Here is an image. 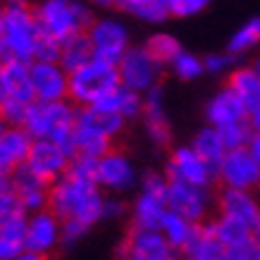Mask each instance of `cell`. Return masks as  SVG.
Here are the masks:
<instances>
[{
    "mask_svg": "<svg viewBox=\"0 0 260 260\" xmlns=\"http://www.w3.org/2000/svg\"><path fill=\"white\" fill-rule=\"evenodd\" d=\"M103 201L95 179H81L64 172L57 181L50 184L48 208L60 220H79L86 227H93L103 217Z\"/></svg>",
    "mask_w": 260,
    "mask_h": 260,
    "instance_id": "6da1fadb",
    "label": "cell"
},
{
    "mask_svg": "<svg viewBox=\"0 0 260 260\" xmlns=\"http://www.w3.org/2000/svg\"><path fill=\"white\" fill-rule=\"evenodd\" d=\"M74 117L77 112L64 101H34L24 117V129L34 139H50L60 148L74 158L77 141H74Z\"/></svg>",
    "mask_w": 260,
    "mask_h": 260,
    "instance_id": "7a4b0ae2",
    "label": "cell"
},
{
    "mask_svg": "<svg viewBox=\"0 0 260 260\" xmlns=\"http://www.w3.org/2000/svg\"><path fill=\"white\" fill-rule=\"evenodd\" d=\"M41 34L39 19L31 5L5 3L3 8V46L5 57L34 62V48Z\"/></svg>",
    "mask_w": 260,
    "mask_h": 260,
    "instance_id": "3957f363",
    "label": "cell"
},
{
    "mask_svg": "<svg viewBox=\"0 0 260 260\" xmlns=\"http://www.w3.org/2000/svg\"><path fill=\"white\" fill-rule=\"evenodd\" d=\"M119 84L122 81L117 64L93 57L91 62L81 64L79 70L70 72V98L79 105H95Z\"/></svg>",
    "mask_w": 260,
    "mask_h": 260,
    "instance_id": "277c9868",
    "label": "cell"
},
{
    "mask_svg": "<svg viewBox=\"0 0 260 260\" xmlns=\"http://www.w3.org/2000/svg\"><path fill=\"white\" fill-rule=\"evenodd\" d=\"M34 12L41 29L60 41L79 31H88V26L93 24L91 10L79 0H43L34 8Z\"/></svg>",
    "mask_w": 260,
    "mask_h": 260,
    "instance_id": "5b68a950",
    "label": "cell"
},
{
    "mask_svg": "<svg viewBox=\"0 0 260 260\" xmlns=\"http://www.w3.org/2000/svg\"><path fill=\"white\" fill-rule=\"evenodd\" d=\"M167 191H170V177H162L158 172L146 174L141 186V196L136 198L134 205V224L136 227L160 229L167 210Z\"/></svg>",
    "mask_w": 260,
    "mask_h": 260,
    "instance_id": "8992f818",
    "label": "cell"
},
{
    "mask_svg": "<svg viewBox=\"0 0 260 260\" xmlns=\"http://www.w3.org/2000/svg\"><path fill=\"white\" fill-rule=\"evenodd\" d=\"M119 70V81L124 86L134 88L146 93L148 88H153L160 81V70L162 64L148 53V48H129L122 60L117 62Z\"/></svg>",
    "mask_w": 260,
    "mask_h": 260,
    "instance_id": "52a82bcc",
    "label": "cell"
},
{
    "mask_svg": "<svg viewBox=\"0 0 260 260\" xmlns=\"http://www.w3.org/2000/svg\"><path fill=\"white\" fill-rule=\"evenodd\" d=\"M217 179L222 186L232 189L253 191L260 186V165L258 160L251 155L248 148H234L227 150L222 162L217 165Z\"/></svg>",
    "mask_w": 260,
    "mask_h": 260,
    "instance_id": "ba28073f",
    "label": "cell"
},
{
    "mask_svg": "<svg viewBox=\"0 0 260 260\" xmlns=\"http://www.w3.org/2000/svg\"><path fill=\"white\" fill-rule=\"evenodd\" d=\"M88 36L93 43V53L101 60L117 64L126 50H129V31L117 19H93L88 26Z\"/></svg>",
    "mask_w": 260,
    "mask_h": 260,
    "instance_id": "9c48e42d",
    "label": "cell"
},
{
    "mask_svg": "<svg viewBox=\"0 0 260 260\" xmlns=\"http://www.w3.org/2000/svg\"><path fill=\"white\" fill-rule=\"evenodd\" d=\"M167 177L170 179L191 181V184H198V186H210L213 179H217L213 165L193 146L174 150L170 162H167Z\"/></svg>",
    "mask_w": 260,
    "mask_h": 260,
    "instance_id": "30bf717a",
    "label": "cell"
},
{
    "mask_svg": "<svg viewBox=\"0 0 260 260\" xmlns=\"http://www.w3.org/2000/svg\"><path fill=\"white\" fill-rule=\"evenodd\" d=\"M167 205H170V210H177L184 217H189L191 222H203V217L208 215V205H210L208 186H198V184L181 179H170Z\"/></svg>",
    "mask_w": 260,
    "mask_h": 260,
    "instance_id": "8fae6325",
    "label": "cell"
},
{
    "mask_svg": "<svg viewBox=\"0 0 260 260\" xmlns=\"http://www.w3.org/2000/svg\"><path fill=\"white\" fill-rule=\"evenodd\" d=\"M122 255L129 260H165L172 255V246L160 229L136 227L126 234L122 244Z\"/></svg>",
    "mask_w": 260,
    "mask_h": 260,
    "instance_id": "7c38bea8",
    "label": "cell"
},
{
    "mask_svg": "<svg viewBox=\"0 0 260 260\" xmlns=\"http://www.w3.org/2000/svg\"><path fill=\"white\" fill-rule=\"evenodd\" d=\"M62 241V220L50 208L36 210L31 217H26V241L24 248H31L39 253H50Z\"/></svg>",
    "mask_w": 260,
    "mask_h": 260,
    "instance_id": "4fadbf2b",
    "label": "cell"
},
{
    "mask_svg": "<svg viewBox=\"0 0 260 260\" xmlns=\"http://www.w3.org/2000/svg\"><path fill=\"white\" fill-rule=\"evenodd\" d=\"M31 84L36 101H64L70 95V72L60 62H31Z\"/></svg>",
    "mask_w": 260,
    "mask_h": 260,
    "instance_id": "5bb4252c",
    "label": "cell"
},
{
    "mask_svg": "<svg viewBox=\"0 0 260 260\" xmlns=\"http://www.w3.org/2000/svg\"><path fill=\"white\" fill-rule=\"evenodd\" d=\"M10 186L15 193L22 198L26 213H36L48 208V198H50V181H46L41 174H36L31 167L22 162L10 172Z\"/></svg>",
    "mask_w": 260,
    "mask_h": 260,
    "instance_id": "9a60e30c",
    "label": "cell"
},
{
    "mask_svg": "<svg viewBox=\"0 0 260 260\" xmlns=\"http://www.w3.org/2000/svg\"><path fill=\"white\" fill-rule=\"evenodd\" d=\"M70 160L72 158L55 141H50V139H34L29 158H26V165L31 167L36 174H41L46 181L53 184V181H57L67 172Z\"/></svg>",
    "mask_w": 260,
    "mask_h": 260,
    "instance_id": "2e32d148",
    "label": "cell"
},
{
    "mask_svg": "<svg viewBox=\"0 0 260 260\" xmlns=\"http://www.w3.org/2000/svg\"><path fill=\"white\" fill-rule=\"evenodd\" d=\"M217 205H220V213L246 222L253 229V234L260 239V203L251 196V191L224 186L217 198Z\"/></svg>",
    "mask_w": 260,
    "mask_h": 260,
    "instance_id": "e0dca14e",
    "label": "cell"
},
{
    "mask_svg": "<svg viewBox=\"0 0 260 260\" xmlns=\"http://www.w3.org/2000/svg\"><path fill=\"white\" fill-rule=\"evenodd\" d=\"M95 181H98V186L112 191L129 189L134 184V167L126 160V155L112 148L95 162Z\"/></svg>",
    "mask_w": 260,
    "mask_h": 260,
    "instance_id": "ac0fdd59",
    "label": "cell"
},
{
    "mask_svg": "<svg viewBox=\"0 0 260 260\" xmlns=\"http://www.w3.org/2000/svg\"><path fill=\"white\" fill-rule=\"evenodd\" d=\"M229 86L237 91V95L241 98L251 122L255 129H260V74L255 67H241L234 70L229 77Z\"/></svg>",
    "mask_w": 260,
    "mask_h": 260,
    "instance_id": "d6986e66",
    "label": "cell"
},
{
    "mask_svg": "<svg viewBox=\"0 0 260 260\" xmlns=\"http://www.w3.org/2000/svg\"><path fill=\"white\" fill-rule=\"evenodd\" d=\"M34 136L24 126H8L0 136V172H12L15 167L26 162Z\"/></svg>",
    "mask_w": 260,
    "mask_h": 260,
    "instance_id": "ffe728a7",
    "label": "cell"
},
{
    "mask_svg": "<svg viewBox=\"0 0 260 260\" xmlns=\"http://www.w3.org/2000/svg\"><path fill=\"white\" fill-rule=\"evenodd\" d=\"M205 117L213 126H227V124H234V122H241V119H248L246 115V108L241 98L237 95V91L229 86H224L220 93L215 95L213 101L208 103V108H205Z\"/></svg>",
    "mask_w": 260,
    "mask_h": 260,
    "instance_id": "44dd1931",
    "label": "cell"
},
{
    "mask_svg": "<svg viewBox=\"0 0 260 260\" xmlns=\"http://www.w3.org/2000/svg\"><path fill=\"white\" fill-rule=\"evenodd\" d=\"M74 124L115 139L124 126V117L110 108H103V105H81V110H77Z\"/></svg>",
    "mask_w": 260,
    "mask_h": 260,
    "instance_id": "7402d4cb",
    "label": "cell"
},
{
    "mask_svg": "<svg viewBox=\"0 0 260 260\" xmlns=\"http://www.w3.org/2000/svg\"><path fill=\"white\" fill-rule=\"evenodd\" d=\"M143 115H146V129H148L150 139L158 146H167L170 143V122H167L165 105H162V88H160V84H155L153 88L146 91Z\"/></svg>",
    "mask_w": 260,
    "mask_h": 260,
    "instance_id": "603a6c76",
    "label": "cell"
},
{
    "mask_svg": "<svg viewBox=\"0 0 260 260\" xmlns=\"http://www.w3.org/2000/svg\"><path fill=\"white\" fill-rule=\"evenodd\" d=\"M5 77H8V95H12V98L22 103L36 101L31 84V62L5 57Z\"/></svg>",
    "mask_w": 260,
    "mask_h": 260,
    "instance_id": "cb8c5ba5",
    "label": "cell"
},
{
    "mask_svg": "<svg viewBox=\"0 0 260 260\" xmlns=\"http://www.w3.org/2000/svg\"><path fill=\"white\" fill-rule=\"evenodd\" d=\"M213 227H215L217 239L227 246V251L239 248V246H246V244H253V241H260L246 222L237 220V217H232V215L220 213V217L213 222Z\"/></svg>",
    "mask_w": 260,
    "mask_h": 260,
    "instance_id": "d4e9b609",
    "label": "cell"
},
{
    "mask_svg": "<svg viewBox=\"0 0 260 260\" xmlns=\"http://www.w3.org/2000/svg\"><path fill=\"white\" fill-rule=\"evenodd\" d=\"M95 57L93 53V43H91V36L88 31H79L70 36V39L62 41V50H60V64H62L67 72L79 70L81 64L91 62Z\"/></svg>",
    "mask_w": 260,
    "mask_h": 260,
    "instance_id": "484cf974",
    "label": "cell"
},
{
    "mask_svg": "<svg viewBox=\"0 0 260 260\" xmlns=\"http://www.w3.org/2000/svg\"><path fill=\"white\" fill-rule=\"evenodd\" d=\"M95 105L110 108V110L119 112L124 119H132L143 112V95H141V91H134V88L119 84L112 93H108L101 103H95Z\"/></svg>",
    "mask_w": 260,
    "mask_h": 260,
    "instance_id": "4316f807",
    "label": "cell"
},
{
    "mask_svg": "<svg viewBox=\"0 0 260 260\" xmlns=\"http://www.w3.org/2000/svg\"><path fill=\"white\" fill-rule=\"evenodd\" d=\"M117 8L143 22H165L172 15V0H117Z\"/></svg>",
    "mask_w": 260,
    "mask_h": 260,
    "instance_id": "83f0119b",
    "label": "cell"
},
{
    "mask_svg": "<svg viewBox=\"0 0 260 260\" xmlns=\"http://www.w3.org/2000/svg\"><path fill=\"white\" fill-rule=\"evenodd\" d=\"M193 148L203 155L210 165H213L215 174H217V165L222 162V158H224V153H227V146H224V141H222V134L217 126H205V129H201L196 134V139H193Z\"/></svg>",
    "mask_w": 260,
    "mask_h": 260,
    "instance_id": "f1b7e54d",
    "label": "cell"
},
{
    "mask_svg": "<svg viewBox=\"0 0 260 260\" xmlns=\"http://www.w3.org/2000/svg\"><path fill=\"white\" fill-rule=\"evenodd\" d=\"M193 227H196V222H191L189 217H184L177 210H167L165 220L160 224V232L165 234V239L170 241L172 248H181L184 251V246L189 244L191 234H193Z\"/></svg>",
    "mask_w": 260,
    "mask_h": 260,
    "instance_id": "f546056e",
    "label": "cell"
},
{
    "mask_svg": "<svg viewBox=\"0 0 260 260\" xmlns=\"http://www.w3.org/2000/svg\"><path fill=\"white\" fill-rule=\"evenodd\" d=\"M74 141H77V155H84V158H103L105 153L112 150V139L105 134H98V132H91V129H81V126L74 124Z\"/></svg>",
    "mask_w": 260,
    "mask_h": 260,
    "instance_id": "4dcf8cb0",
    "label": "cell"
},
{
    "mask_svg": "<svg viewBox=\"0 0 260 260\" xmlns=\"http://www.w3.org/2000/svg\"><path fill=\"white\" fill-rule=\"evenodd\" d=\"M258 43H260V17H253V19H248V22L229 39L227 50L232 55H241L246 50L255 48Z\"/></svg>",
    "mask_w": 260,
    "mask_h": 260,
    "instance_id": "1f68e13d",
    "label": "cell"
},
{
    "mask_svg": "<svg viewBox=\"0 0 260 260\" xmlns=\"http://www.w3.org/2000/svg\"><path fill=\"white\" fill-rule=\"evenodd\" d=\"M146 48H148V53L155 57L162 67H165V64H172L174 57L184 50V48L179 46V41L174 39V36H170V34H155V36H150Z\"/></svg>",
    "mask_w": 260,
    "mask_h": 260,
    "instance_id": "d6a6232c",
    "label": "cell"
},
{
    "mask_svg": "<svg viewBox=\"0 0 260 260\" xmlns=\"http://www.w3.org/2000/svg\"><path fill=\"white\" fill-rule=\"evenodd\" d=\"M253 132H255V126H253L251 122H248V119H241V122H234V124L220 126L222 141H224L227 150H234V148H248V141H251Z\"/></svg>",
    "mask_w": 260,
    "mask_h": 260,
    "instance_id": "836d02e7",
    "label": "cell"
},
{
    "mask_svg": "<svg viewBox=\"0 0 260 260\" xmlns=\"http://www.w3.org/2000/svg\"><path fill=\"white\" fill-rule=\"evenodd\" d=\"M174 70V74L179 77V79L184 81H191L196 79V77H201L205 72V62L201 60L198 55H193V53H186V50H181L179 55L172 60V64H170Z\"/></svg>",
    "mask_w": 260,
    "mask_h": 260,
    "instance_id": "e575fe53",
    "label": "cell"
},
{
    "mask_svg": "<svg viewBox=\"0 0 260 260\" xmlns=\"http://www.w3.org/2000/svg\"><path fill=\"white\" fill-rule=\"evenodd\" d=\"M60 50H62V41L55 39L53 34L41 29L36 48H34V60H43V62H60Z\"/></svg>",
    "mask_w": 260,
    "mask_h": 260,
    "instance_id": "d590c367",
    "label": "cell"
},
{
    "mask_svg": "<svg viewBox=\"0 0 260 260\" xmlns=\"http://www.w3.org/2000/svg\"><path fill=\"white\" fill-rule=\"evenodd\" d=\"M26 215V208H24L22 198L15 193V189L10 186L0 193V224H5L10 220H17V217H24Z\"/></svg>",
    "mask_w": 260,
    "mask_h": 260,
    "instance_id": "8d00e7d4",
    "label": "cell"
},
{
    "mask_svg": "<svg viewBox=\"0 0 260 260\" xmlns=\"http://www.w3.org/2000/svg\"><path fill=\"white\" fill-rule=\"evenodd\" d=\"M29 105L31 103H22V101H17V98H12V95H8L5 101L0 103V117L5 119L8 126H22Z\"/></svg>",
    "mask_w": 260,
    "mask_h": 260,
    "instance_id": "74e56055",
    "label": "cell"
},
{
    "mask_svg": "<svg viewBox=\"0 0 260 260\" xmlns=\"http://www.w3.org/2000/svg\"><path fill=\"white\" fill-rule=\"evenodd\" d=\"M210 5V0H172V15L174 17H191L203 12Z\"/></svg>",
    "mask_w": 260,
    "mask_h": 260,
    "instance_id": "f35d334b",
    "label": "cell"
},
{
    "mask_svg": "<svg viewBox=\"0 0 260 260\" xmlns=\"http://www.w3.org/2000/svg\"><path fill=\"white\" fill-rule=\"evenodd\" d=\"M86 232H88V227L84 224V222H79V220H62V241L64 244H72V241L81 239Z\"/></svg>",
    "mask_w": 260,
    "mask_h": 260,
    "instance_id": "ab89813d",
    "label": "cell"
},
{
    "mask_svg": "<svg viewBox=\"0 0 260 260\" xmlns=\"http://www.w3.org/2000/svg\"><path fill=\"white\" fill-rule=\"evenodd\" d=\"M205 62V72H213V74H220V72H224L229 67V64L234 62V55H232V53H222V55H217V53H215V55H208L203 60Z\"/></svg>",
    "mask_w": 260,
    "mask_h": 260,
    "instance_id": "60d3db41",
    "label": "cell"
},
{
    "mask_svg": "<svg viewBox=\"0 0 260 260\" xmlns=\"http://www.w3.org/2000/svg\"><path fill=\"white\" fill-rule=\"evenodd\" d=\"M122 210H124V205L119 203V201H115V198L103 201V217H117Z\"/></svg>",
    "mask_w": 260,
    "mask_h": 260,
    "instance_id": "b9f144b4",
    "label": "cell"
},
{
    "mask_svg": "<svg viewBox=\"0 0 260 260\" xmlns=\"http://www.w3.org/2000/svg\"><path fill=\"white\" fill-rule=\"evenodd\" d=\"M12 260H48V258H46V253L31 251V248H24V251H19Z\"/></svg>",
    "mask_w": 260,
    "mask_h": 260,
    "instance_id": "7bdbcfd3",
    "label": "cell"
},
{
    "mask_svg": "<svg viewBox=\"0 0 260 260\" xmlns=\"http://www.w3.org/2000/svg\"><path fill=\"white\" fill-rule=\"evenodd\" d=\"M248 150H251V155L258 160V165H260V129H255V132H253L251 141H248Z\"/></svg>",
    "mask_w": 260,
    "mask_h": 260,
    "instance_id": "ee69618b",
    "label": "cell"
},
{
    "mask_svg": "<svg viewBox=\"0 0 260 260\" xmlns=\"http://www.w3.org/2000/svg\"><path fill=\"white\" fill-rule=\"evenodd\" d=\"M8 98V77H5V57H0V103Z\"/></svg>",
    "mask_w": 260,
    "mask_h": 260,
    "instance_id": "f6af8a7d",
    "label": "cell"
},
{
    "mask_svg": "<svg viewBox=\"0 0 260 260\" xmlns=\"http://www.w3.org/2000/svg\"><path fill=\"white\" fill-rule=\"evenodd\" d=\"M5 189H10V174L8 172H0V193Z\"/></svg>",
    "mask_w": 260,
    "mask_h": 260,
    "instance_id": "bcb514c9",
    "label": "cell"
},
{
    "mask_svg": "<svg viewBox=\"0 0 260 260\" xmlns=\"http://www.w3.org/2000/svg\"><path fill=\"white\" fill-rule=\"evenodd\" d=\"M0 57H5V46H3V8H0Z\"/></svg>",
    "mask_w": 260,
    "mask_h": 260,
    "instance_id": "7dc6e473",
    "label": "cell"
},
{
    "mask_svg": "<svg viewBox=\"0 0 260 260\" xmlns=\"http://www.w3.org/2000/svg\"><path fill=\"white\" fill-rule=\"evenodd\" d=\"M95 5H103V8H112V5H117V0H91Z\"/></svg>",
    "mask_w": 260,
    "mask_h": 260,
    "instance_id": "c3c4849f",
    "label": "cell"
},
{
    "mask_svg": "<svg viewBox=\"0 0 260 260\" xmlns=\"http://www.w3.org/2000/svg\"><path fill=\"white\" fill-rule=\"evenodd\" d=\"M5 129H8V124H5V119H3V117H0V136H3V134H5Z\"/></svg>",
    "mask_w": 260,
    "mask_h": 260,
    "instance_id": "681fc988",
    "label": "cell"
},
{
    "mask_svg": "<svg viewBox=\"0 0 260 260\" xmlns=\"http://www.w3.org/2000/svg\"><path fill=\"white\" fill-rule=\"evenodd\" d=\"M251 260H260V244L255 246V251H253V258Z\"/></svg>",
    "mask_w": 260,
    "mask_h": 260,
    "instance_id": "f907efd6",
    "label": "cell"
},
{
    "mask_svg": "<svg viewBox=\"0 0 260 260\" xmlns=\"http://www.w3.org/2000/svg\"><path fill=\"white\" fill-rule=\"evenodd\" d=\"M253 67H255V70H258V74H260V60H258V62H255V64H253Z\"/></svg>",
    "mask_w": 260,
    "mask_h": 260,
    "instance_id": "816d5d0a",
    "label": "cell"
},
{
    "mask_svg": "<svg viewBox=\"0 0 260 260\" xmlns=\"http://www.w3.org/2000/svg\"><path fill=\"white\" fill-rule=\"evenodd\" d=\"M165 260H181V258H177V255H170V258H165Z\"/></svg>",
    "mask_w": 260,
    "mask_h": 260,
    "instance_id": "f5cc1de1",
    "label": "cell"
},
{
    "mask_svg": "<svg viewBox=\"0 0 260 260\" xmlns=\"http://www.w3.org/2000/svg\"><path fill=\"white\" fill-rule=\"evenodd\" d=\"M117 260H129V258H126V255H119V258Z\"/></svg>",
    "mask_w": 260,
    "mask_h": 260,
    "instance_id": "db71d44e",
    "label": "cell"
}]
</instances>
